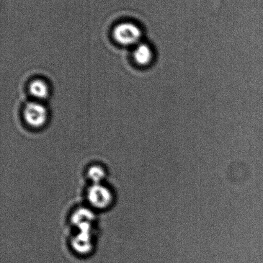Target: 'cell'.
Here are the masks:
<instances>
[{"mask_svg": "<svg viewBox=\"0 0 263 263\" xmlns=\"http://www.w3.org/2000/svg\"><path fill=\"white\" fill-rule=\"evenodd\" d=\"M113 38L123 46L138 45L142 37L141 28L135 23L123 22L116 26L113 30Z\"/></svg>", "mask_w": 263, "mask_h": 263, "instance_id": "6da1fadb", "label": "cell"}, {"mask_svg": "<svg viewBox=\"0 0 263 263\" xmlns=\"http://www.w3.org/2000/svg\"><path fill=\"white\" fill-rule=\"evenodd\" d=\"M23 117L26 123L33 128H41L48 120V113L46 108L41 102H30L23 110Z\"/></svg>", "mask_w": 263, "mask_h": 263, "instance_id": "7a4b0ae2", "label": "cell"}, {"mask_svg": "<svg viewBox=\"0 0 263 263\" xmlns=\"http://www.w3.org/2000/svg\"><path fill=\"white\" fill-rule=\"evenodd\" d=\"M87 199L95 208L104 209L112 204V193L107 187L101 184H93L87 192Z\"/></svg>", "mask_w": 263, "mask_h": 263, "instance_id": "3957f363", "label": "cell"}, {"mask_svg": "<svg viewBox=\"0 0 263 263\" xmlns=\"http://www.w3.org/2000/svg\"><path fill=\"white\" fill-rule=\"evenodd\" d=\"M133 58L135 63L140 66H147L154 59V51L146 43H139L134 49Z\"/></svg>", "mask_w": 263, "mask_h": 263, "instance_id": "277c9868", "label": "cell"}, {"mask_svg": "<svg viewBox=\"0 0 263 263\" xmlns=\"http://www.w3.org/2000/svg\"><path fill=\"white\" fill-rule=\"evenodd\" d=\"M31 95L38 100L47 99L50 94V89L46 82L43 79L33 80L28 87Z\"/></svg>", "mask_w": 263, "mask_h": 263, "instance_id": "5b68a950", "label": "cell"}, {"mask_svg": "<svg viewBox=\"0 0 263 263\" xmlns=\"http://www.w3.org/2000/svg\"><path fill=\"white\" fill-rule=\"evenodd\" d=\"M73 246L79 253H88L92 247L91 238L89 232L81 231L73 239Z\"/></svg>", "mask_w": 263, "mask_h": 263, "instance_id": "8992f818", "label": "cell"}, {"mask_svg": "<svg viewBox=\"0 0 263 263\" xmlns=\"http://www.w3.org/2000/svg\"><path fill=\"white\" fill-rule=\"evenodd\" d=\"M92 220V214L85 210L79 211L74 216V222L81 229V231L89 232Z\"/></svg>", "mask_w": 263, "mask_h": 263, "instance_id": "52a82bcc", "label": "cell"}, {"mask_svg": "<svg viewBox=\"0 0 263 263\" xmlns=\"http://www.w3.org/2000/svg\"><path fill=\"white\" fill-rule=\"evenodd\" d=\"M88 177L92 181H93L94 184H100L105 177L104 169L101 166H92L89 169Z\"/></svg>", "mask_w": 263, "mask_h": 263, "instance_id": "ba28073f", "label": "cell"}]
</instances>
